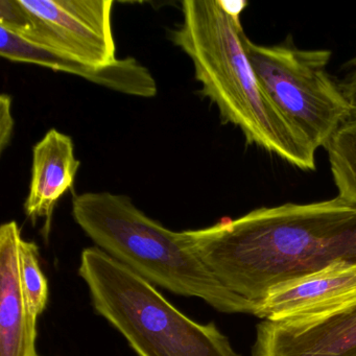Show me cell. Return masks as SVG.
Instances as JSON below:
<instances>
[{"label":"cell","mask_w":356,"mask_h":356,"mask_svg":"<svg viewBox=\"0 0 356 356\" xmlns=\"http://www.w3.org/2000/svg\"><path fill=\"white\" fill-rule=\"evenodd\" d=\"M187 233L214 277L256 309L279 283L334 262L356 264V205L339 197L258 208Z\"/></svg>","instance_id":"obj_1"},{"label":"cell","mask_w":356,"mask_h":356,"mask_svg":"<svg viewBox=\"0 0 356 356\" xmlns=\"http://www.w3.org/2000/svg\"><path fill=\"white\" fill-rule=\"evenodd\" d=\"M183 22L172 41L193 61L201 93L224 124L237 127L247 145H256L301 170H314L316 152L273 104L256 78L243 47L241 20L220 0H185Z\"/></svg>","instance_id":"obj_2"},{"label":"cell","mask_w":356,"mask_h":356,"mask_svg":"<svg viewBox=\"0 0 356 356\" xmlns=\"http://www.w3.org/2000/svg\"><path fill=\"white\" fill-rule=\"evenodd\" d=\"M72 216L97 248L151 284L199 298L222 314H255L253 304L227 289L210 272L191 249L187 231L165 228L130 197L110 193L76 195Z\"/></svg>","instance_id":"obj_3"},{"label":"cell","mask_w":356,"mask_h":356,"mask_svg":"<svg viewBox=\"0 0 356 356\" xmlns=\"http://www.w3.org/2000/svg\"><path fill=\"white\" fill-rule=\"evenodd\" d=\"M79 275L95 312L138 356H241L213 322L191 320L153 284L99 248L82 252Z\"/></svg>","instance_id":"obj_4"},{"label":"cell","mask_w":356,"mask_h":356,"mask_svg":"<svg viewBox=\"0 0 356 356\" xmlns=\"http://www.w3.org/2000/svg\"><path fill=\"white\" fill-rule=\"evenodd\" d=\"M243 47L256 78L284 118L318 151L352 115L351 106L327 72L328 49H300L291 42L258 45L245 32Z\"/></svg>","instance_id":"obj_5"},{"label":"cell","mask_w":356,"mask_h":356,"mask_svg":"<svg viewBox=\"0 0 356 356\" xmlns=\"http://www.w3.org/2000/svg\"><path fill=\"white\" fill-rule=\"evenodd\" d=\"M30 15L29 42L91 66L115 63L112 0H19Z\"/></svg>","instance_id":"obj_6"},{"label":"cell","mask_w":356,"mask_h":356,"mask_svg":"<svg viewBox=\"0 0 356 356\" xmlns=\"http://www.w3.org/2000/svg\"><path fill=\"white\" fill-rule=\"evenodd\" d=\"M252 356H356V301L316 316L262 321Z\"/></svg>","instance_id":"obj_7"},{"label":"cell","mask_w":356,"mask_h":356,"mask_svg":"<svg viewBox=\"0 0 356 356\" xmlns=\"http://www.w3.org/2000/svg\"><path fill=\"white\" fill-rule=\"evenodd\" d=\"M356 301V264L339 261L268 289L254 316L293 320L333 312Z\"/></svg>","instance_id":"obj_8"},{"label":"cell","mask_w":356,"mask_h":356,"mask_svg":"<svg viewBox=\"0 0 356 356\" xmlns=\"http://www.w3.org/2000/svg\"><path fill=\"white\" fill-rule=\"evenodd\" d=\"M0 56L3 59L32 63L57 72L82 76L110 90L138 97L157 95V83L151 72L134 58L118 59L107 66H91L29 42L0 26Z\"/></svg>","instance_id":"obj_9"},{"label":"cell","mask_w":356,"mask_h":356,"mask_svg":"<svg viewBox=\"0 0 356 356\" xmlns=\"http://www.w3.org/2000/svg\"><path fill=\"white\" fill-rule=\"evenodd\" d=\"M17 222L0 228V356H38L37 320L26 305L20 277Z\"/></svg>","instance_id":"obj_10"},{"label":"cell","mask_w":356,"mask_h":356,"mask_svg":"<svg viewBox=\"0 0 356 356\" xmlns=\"http://www.w3.org/2000/svg\"><path fill=\"white\" fill-rule=\"evenodd\" d=\"M81 162L74 155L72 139L51 129L33 149L32 178L24 211L33 222L49 220L62 195L74 186Z\"/></svg>","instance_id":"obj_11"},{"label":"cell","mask_w":356,"mask_h":356,"mask_svg":"<svg viewBox=\"0 0 356 356\" xmlns=\"http://www.w3.org/2000/svg\"><path fill=\"white\" fill-rule=\"evenodd\" d=\"M337 197L356 205V111L325 147Z\"/></svg>","instance_id":"obj_12"},{"label":"cell","mask_w":356,"mask_h":356,"mask_svg":"<svg viewBox=\"0 0 356 356\" xmlns=\"http://www.w3.org/2000/svg\"><path fill=\"white\" fill-rule=\"evenodd\" d=\"M20 277L26 305L37 320L44 312L49 300V284L39 262L38 245L22 239L19 245Z\"/></svg>","instance_id":"obj_13"},{"label":"cell","mask_w":356,"mask_h":356,"mask_svg":"<svg viewBox=\"0 0 356 356\" xmlns=\"http://www.w3.org/2000/svg\"><path fill=\"white\" fill-rule=\"evenodd\" d=\"M12 99L10 95L0 97V151L3 152L9 145L13 134L14 120L12 115Z\"/></svg>","instance_id":"obj_14"},{"label":"cell","mask_w":356,"mask_h":356,"mask_svg":"<svg viewBox=\"0 0 356 356\" xmlns=\"http://www.w3.org/2000/svg\"><path fill=\"white\" fill-rule=\"evenodd\" d=\"M349 64L350 72L346 74L339 85L352 110L356 111V57L352 59Z\"/></svg>","instance_id":"obj_15"},{"label":"cell","mask_w":356,"mask_h":356,"mask_svg":"<svg viewBox=\"0 0 356 356\" xmlns=\"http://www.w3.org/2000/svg\"><path fill=\"white\" fill-rule=\"evenodd\" d=\"M220 6L222 9L236 20H241V15L245 7H248L247 1L243 0H237V1H226V0H220Z\"/></svg>","instance_id":"obj_16"}]
</instances>
